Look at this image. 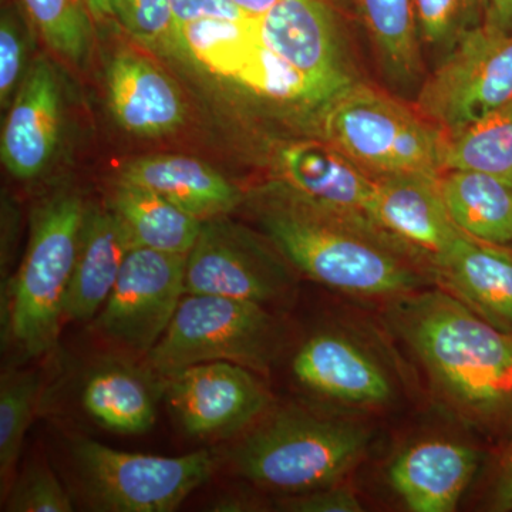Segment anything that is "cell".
<instances>
[{
	"label": "cell",
	"mask_w": 512,
	"mask_h": 512,
	"mask_svg": "<svg viewBox=\"0 0 512 512\" xmlns=\"http://www.w3.org/2000/svg\"><path fill=\"white\" fill-rule=\"evenodd\" d=\"M390 320L454 416L481 430L512 423V333L443 289L396 299Z\"/></svg>",
	"instance_id": "6da1fadb"
},
{
	"label": "cell",
	"mask_w": 512,
	"mask_h": 512,
	"mask_svg": "<svg viewBox=\"0 0 512 512\" xmlns=\"http://www.w3.org/2000/svg\"><path fill=\"white\" fill-rule=\"evenodd\" d=\"M259 211L286 261L335 291L393 302L436 284L426 261L375 221L319 210L282 187Z\"/></svg>",
	"instance_id": "7a4b0ae2"
},
{
	"label": "cell",
	"mask_w": 512,
	"mask_h": 512,
	"mask_svg": "<svg viewBox=\"0 0 512 512\" xmlns=\"http://www.w3.org/2000/svg\"><path fill=\"white\" fill-rule=\"evenodd\" d=\"M365 424L288 407L249 431L231 453L239 476L266 490L299 494L335 485L369 446Z\"/></svg>",
	"instance_id": "3957f363"
},
{
	"label": "cell",
	"mask_w": 512,
	"mask_h": 512,
	"mask_svg": "<svg viewBox=\"0 0 512 512\" xmlns=\"http://www.w3.org/2000/svg\"><path fill=\"white\" fill-rule=\"evenodd\" d=\"M84 207L76 194H57L37 208L25 256L2 299V335L23 355L55 348L72 282Z\"/></svg>",
	"instance_id": "277c9868"
},
{
	"label": "cell",
	"mask_w": 512,
	"mask_h": 512,
	"mask_svg": "<svg viewBox=\"0 0 512 512\" xmlns=\"http://www.w3.org/2000/svg\"><path fill=\"white\" fill-rule=\"evenodd\" d=\"M316 111L323 140L373 177L443 173L446 136L373 87L352 83Z\"/></svg>",
	"instance_id": "5b68a950"
},
{
	"label": "cell",
	"mask_w": 512,
	"mask_h": 512,
	"mask_svg": "<svg viewBox=\"0 0 512 512\" xmlns=\"http://www.w3.org/2000/svg\"><path fill=\"white\" fill-rule=\"evenodd\" d=\"M281 343V326L264 305L221 296L185 295L163 338L146 359L150 370L164 377L208 362L268 372Z\"/></svg>",
	"instance_id": "8992f818"
},
{
	"label": "cell",
	"mask_w": 512,
	"mask_h": 512,
	"mask_svg": "<svg viewBox=\"0 0 512 512\" xmlns=\"http://www.w3.org/2000/svg\"><path fill=\"white\" fill-rule=\"evenodd\" d=\"M72 456L84 497L94 510L170 512L207 483L217 456L201 450L178 457L127 453L92 439H77Z\"/></svg>",
	"instance_id": "52a82bcc"
},
{
	"label": "cell",
	"mask_w": 512,
	"mask_h": 512,
	"mask_svg": "<svg viewBox=\"0 0 512 512\" xmlns=\"http://www.w3.org/2000/svg\"><path fill=\"white\" fill-rule=\"evenodd\" d=\"M512 100V35L480 26L448 52L417 97L427 121L451 137Z\"/></svg>",
	"instance_id": "ba28073f"
},
{
	"label": "cell",
	"mask_w": 512,
	"mask_h": 512,
	"mask_svg": "<svg viewBox=\"0 0 512 512\" xmlns=\"http://www.w3.org/2000/svg\"><path fill=\"white\" fill-rule=\"evenodd\" d=\"M293 278L285 262L248 229L224 217L202 222L187 255L185 295H210L266 305L288 298Z\"/></svg>",
	"instance_id": "9c48e42d"
},
{
	"label": "cell",
	"mask_w": 512,
	"mask_h": 512,
	"mask_svg": "<svg viewBox=\"0 0 512 512\" xmlns=\"http://www.w3.org/2000/svg\"><path fill=\"white\" fill-rule=\"evenodd\" d=\"M187 255L131 249L96 319L113 345L146 357L163 338L185 296Z\"/></svg>",
	"instance_id": "30bf717a"
},
{
	"label": "cell",
	"mask_w": 512,
	"mask_h": 512,
	"mask_svg": "<svg viewBox=\"0 0 512 512\" xmlns=\"http://www.w3.org/2000/svg\"><path fill=\"white\" fill-rule=\"evenodd\" d=\"M165 379L170 409L191 436H232L254 423L271 403L256 373L235 363H198Z\"/></svg>",
	"instance_id": "8fae6325"
},
{
	"label": "cell",
	"mask_w": 512,
	"mask_h": 512,
	"mask_svg": "<svg viewBox=\"0 0 512 512\" xmlns=\"http://www.w3.org/2000/svg\"><path fill=\"white\" fill-rule=\"evenodd\" d=\"M262 43L281 56L326 101L355 83L329 0H281L256 20Z\"/></svg>",
	"instance_id": "7c38bea8"
},
{
	"label": "cell",
	"mask_w": 512,
	"mask_h": 512,
	"mask_svg": "<svg viewBox=\"0 0 512 512\" xmlns=\"http://www.w3.org/2000/svg\"><path fill=\"white\" fill-rule=\"evenodd\" d=\"M276 173L279 187L312 207L372 220L376 177L329 141H296L279 148Z\"/></svg>",
	"instance_id": "4fadbf2b"
},
{
	"label": "cell",
	"mask_w": 512,
	"mask_h": 512,
	"mask_svg": "<svg viewBox=\"0 0 512 512\" xmlns=\"http://www.w3.org/2000/svg\"><path fill=\"white\" fill-rule=\"evenodd\" d=\"M372 220L416 252L431 272L437 259L463 234L441 197L439 177L430 175L376 177Z\"/></svg>",
	"instance_id": "5bb4252c"
},
{
	"label": "cell",
	"mask_w": 512,
	"mask_h": 512,
	"mask_svg": "<svg viewBox=\"0 0 512 512\" xmlns=\"http://www.w3.org/2000/svg\"><path fill=\"white\" fill-rule=\"evenodd\" d=\"M62 101L55 70L36 60L23 77L10 106L0 140V156L18 180H33L46 170L59 146Z\"/></svg>",
	"instance_id": "9a60e30c"
},
{
	"label": "cell",
	"mask_w": 512,
	"mask_h": 512,
	"mask_svg": "<svg viewBox=\"0 0 512 512\" xmlns=\"http://www.w3.org/2000/svg\"><path fill=\"white\" fill-rule=\"evenodd\" d=\"M292 372L306 389L348 406H383L393 397L383 367L338 332H322L306 340L293 356Z\"/></svg>",
	"instance_id": "2e32d148"
},
{
	"label": "cell",
	"mask_w": 512,
	"mask_h": 512,
	"mask_svg": "<svg viewBox=\"0 0 512 512\" xmlns=\"http://www.w3.org/2000/svg\"><path fill=\"white\" fill-rule=\"evenodd\" d=\"M434 282L495 328L512 333V249L461 234L433 266Z\"/></svg>",
	"instance_id": "e0dca14e"
},
{
	"label": "cell",
	"mask_w": 512,
	"mask_h": 512,
	"mask_svg": "<svg viewBox=\"0 0 512 512\" xmlns=\"http://www.w3.org/2000/svg\"><path fill=\"white\" fill-rule=\"evenodd\" d=\"M476 450L450 440H423L404 448L389 468V483L414 512H451L473 480Z\"/></svg>",
	"instance_id": "ac0fdd59"
},
{
	"label": "cell",
	"mask_w": 512,
	"mask_h": 512,
	"mask_svg": "<svg viewBox=\"0 0 512 512\" xmlns=\"http://www.w3.org/2000/svg\"><path fill=\"white\" fill-rule=\"evenodd\" d=\"M107 97L119 126L136 136H164L184 123L178 87L160 67L136 53H119L111 60Z\"/></svg>",
	"instance_id": "d6986e66"
},
{
	"label": "cell",
	"mask_w": 512,
	"mask_h": 512,
	"mask_svg": "<svg viewBox=\"0 0 512 512\" xmlns=\"http://www.w3.org/2000/svg\"><path fill=\"white\" fill-rule=\"evenodd\" d=\"M133 248V235L113 208L86 210L64 319L86 322L101 311Z\"/></svg>",
	"instance_id": "ffe728a7"
},
{
	"label": "cell",
	"mask_w": 512,
	"mask_h": 512,
	"mask_svg": "<svg viewBox=\"0 0 512 512\" xmlns=\"http://www.w3.org/2000/svg\"><path fill=\"white\" fill-rule=\"evenodd\" d=\"M120 181L157 192L201 221L224 217L242 198L204 161L174 154L136 158L121 168Z\"/></svg>",
	"instance_id": "44dd1931"
},
{
	"label": "cell",
	"mask_w": 512,
	"mask_h": 512,
	"mask_svg": "<svg viewBox=\"0 0 512 512\" xmlns=\"http://www.w3.org/2000/svg\"><path fill=\"white\" fill-rule=\"evenodd\" d=\"M439 188L454 224L464 234L490 242L512 244V185L473 170H447Z\"/></svg>",
	"instance_id": "7402d4cb"
},
{
	"label": "cell",
	"mask_w": 512,
	"mask_h": 512,
	"mask_svg": "<svg viewBox=\"0 0 512 512\" xmlns=\"http://www.w3.org/2000/svg\"><path fill=\"white\" fill-rule=\"evenodd\" d=\"M111 208L127 225L136 247L167 254L188 255L204 222L157 192L123 181L117 185Z\"/></svg>",
	"instance_id": "603a6c76"
},
{
	"label": "cell",
	"mask_w": 512,
	"mask_h": 512,
	"mask_svg": "<svg viewBox=\"0 0 512 512\" xmlns=\"http://www.w3.org/2000/svg\"><path fill=\"white\" fill-rule=\"evenodd\" d=\"M84 410L104 429L119 434H143L156 423L153 390L143 373L124 365L94 370L84 383Z\"/></svg>",
	"instance_id": "cb8c5ba5"
},
{
	"label": "cell",
	"mask_w": 512,
	"mask_h": 512,
	"mask_svg": "<svg viewBox=\"0 0 512 512\" xmlns=\"http://www.w3.org/2000/svg\"><path fill=\"white\" fill-rule=\"evenodd\" d=\"M384 69L399 82L421 70L419 25L414 0H353Z\"/></svg>",
	"instance_id": "d4e9b609"
},
{
	"label": "cell",
	"mask_w": 512,
	"mask_h": 512,
	"mask_svg": "<svg viewBox=\"0 0 512 512\" xmlns=\"http://www.w3.org/2000/svg\"><path fill=\"white\" fill-rule=\"evenodd\" d=\"M447 170L480 171L512 185V100L446 138L443 171Z\"/></svg>",
	"instance_id": "484cf974"
},
{
	"label": "cell",
	"mask_w": 512,
	"mask_h": 512,
	"mask_svg": "<svg viewBox=\"0 0 512 512\" xmlns=\"http://www.w3.org/2000/svg\"><path fill=\"white\" fill-rule=\"evenodd\" d=\"M256 20H198L178 30L175 46L208 72L231 80L258 39Z\"/></svg>",
	"instance_id": "4316f807"
},
{
	"label": "cell",
	"mask_w": 512,
	"mask_h": 512,
	"mask_svg": "<svg viewBox=\"0 0 512 512\" xmlns=\"http://www.w3.org/2000/svg\"><path fill=\"white\" fill-rule=\"evenodd\" d=\"M231 82L264 99L318 110L325 104L318 90L295 67L258 39L249 47Z\"/></svg>",
	"instance_id": "83f0119b"
},
{
	"label": "cell",
	"mask_w": 512,
	"mask_h": 512,
	"mask_svg": "<svg viewBox=\"0 0 512 512\" xmlns=\"http://www.w3.org/2000/svg\"><path fill=\"white\" fill-rule=\"evenodd\" d=\"M35 372L6 370L0 380V480L8 493L39 397Z\"/></svg>",
	"instance_id": "f1b7e54d"
},
{
	"label": "cell",
	"mask_w": 512,
	"mask_h": 512,
	"mask_svg": "<svg viewBox=\"0 0 512 512\" xmlns=\"http://www.w3.org/2000/svg\"><path fill=\"white\" fill-rule=\"evenodd\" d=\"M46 45L60 57L80 63L89 55L93 16L86 0H20Z\"/></svg>",
	"instance_id": "f546056e"
},
{
	"label": "cell",
	"mask_w": 512,
	"mask_h": 512,
	"mask_svg": "<svg viewBox=\"0 0 512 512\" xmlns=\"http://www.w3.org/2000/svg\"><path fill=\"white\" fill-rule=\"evenodd\" d=\"M485 8V0H414L421 39L448 52L484 25Z\"/></svg>",
	"instance_id": "4dcf8cb0"
},
{
	"label": "cell",
	"mask_w": 512,
	"mask_h": 512,
	"mask_svg": "<svg viewBox=\"0 0 512 512\" xmlns=\"http://www.w3.org/2000/svg\"><path fill=\"white\" fill-rule=\"evenodd\" d=\"M113 16L141 45L154 50H177L173 0H111Z\"/></svg>",
	"instance_id": "1f68e13d"
},
{
	"label": "cell",
	"mask_w": 512,
	"mask_h": 512,
	"mask_svg": "<svg viewBox=\"0 0 512 512\" xmlns=\"http://www.w3.org/2000/svg\"><path fill=\"white\" fill-rule=\"evenodd\" d=\"M9 512H70L72 498L49 467L36 463L28 466L12 481L5 494Z\"/></svg>",
	"instance_id": "d6a6232c"
},
{
	"label": "cell",
	"mask_w": 512,
	"mask_h": 512,
	"mask_svg": "<svg viewBox=\"0 0 512 512\" xmlns=\"http://www.w3.org/2000/svg\"><path fill=\"white\" fill-rule=\"evenodd\" d=\"M25 39L19 20L10 9H3L0 20V103L9 106L13 93L23 82Z\"/></svg>",
	"instance_id": "836d02e7"
},
{
	"label": "cell",
	"mask_w": 512,
	"mask_h": 512,
	"mask_svg": "<svg viewBox=\"0 0 512 512\" xmlns=\"http://www.w3.org/2000/svg\"><path fill=\"white\" fill-rule=\"evenodd\" d=\"M279 510L291 512H360L362 503L348 487L318 488L293 494L278 503Z\"/></svg>",
	"instance_id": "e575fe53"
},
{
	"label": "cell",
	"mask_w": 512,
	"mask_h": 512,
	"mask_svg": "<svg viewBox=\"0 0 512 512\" xmlns=\"http://www.w3.org/2000/svg\"><path fill=\"white\" fill-rule=\"evenodd\" d=\"M248 18L235 0H173L174 37L185 25L198 20Z\"/></svg>",
	"instance_id": "d590c367"
},
{
	"label": "cell",
	"mask_w": 512,
	"mask_h": 512,
	"mask_svg": "<svg viewBox=\"0 0 512 512\" xmlns=\"http://www.w3.org/2000/svg\"><path fill=\"white\" fill-rule=\"evenodd\" d=\"M495 511H512V443L505 450L498 468L493 493Z\"/></svg>",
	"instance_id": "8d00e7d4"
},
{
	"label": "cell",
	"mask_w": 512,
	"mask_h": 512,
	"mask_svg": "<svg viewBox=\"0 0 512 512\" xmlns=\"http://www.w3.org/2000/svg\"><path fill=\"white\" fill-rule=\"evenodd\" d=\"M485 28L512 35V0H485Z\"/></svg>",
	"instance_id": "74e56055"
},
{
	"label": "cell",
	"mask_w": 512,
	"mask_h": 512,
	"mask_svg": "<svg viewBox=\"0 0 512 512\" xmlns=\"http://www.w3.org/2000/svg\"><path fill=\"white\" fill-rule=\"evenodd\" d=\"M235 2L247 13L249 18L259 19L275 5H278L281 0H235Z\"/></svg>",
	"instance_id": "f35d334b"
},
{
	"label": "cell",
	"mask_w": 512,
	"mask_h": 512,
	"mask_svg": "<svg viewBox=\"0 0 512 512\" xmlns=\"http://www.w3.org/2000/svg\"><path fill=\"white\" fill-rule=\"evenodd\" d=\"M87 6H89L90 13H92L94 22L97 20H104L113 16V10H111V0H86Z\"/></svg>",
	"instance_id": "ab89813d"
}]
</instances>
